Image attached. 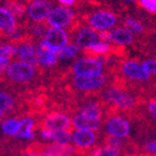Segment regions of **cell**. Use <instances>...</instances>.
I'll return each instance as SVG.
<instances>
[{"instance_id": "obj_1", "label": "cell", "mask_w": 156, "mask_h": 156, "mask_svg": "<svg viewBox=\"0 0 156 156\" xmlns=\"http://www.w3.org/2000/svg\"><path fill=\"white\" fill-rule=\"evenodd\" d=\"M102 98L105 103L117 107L118 110L127 111L136 105V98L131 93L117 87L106 88L102 93Z\"/></svg>"}, {"instance_id": "obj_22", "label": "cell", "mask_w": 156, "mask_h": 156, "mask_svg": "<svg viewBox=\"0 0 156 156\" xmlns=\"http://www.w3.org/2000/svg\"><path fill=\"white\" fill-rule=\"evenodd\" d=\"M79 111L87 115L98 118H102V107L100 103L95 100H87L80 105Z\"/></svg>"}, {"instance_id": "obj_10", "label": "cell", "mask_w": 156, "mask_h": 156, "mask_svg": "<svg viewBox=\"0 0 156 156\" xmlns=\"http://www.w3.org/2000/svg\"><path fill=\"white\" fill-rule=\"evenodd\" d=\"M72 119V127L74 130H91V131H98L102 125V118H98L90 115L78 111L73 116Z\"/></svg>"}, {"instance_id": "obj_19", "label": "cell", "mask_w": 156, "mask_h": 156, "mask_svg": "<svg viewBox=\"0 0 156 156\" xmlns=\"http://www.w3.org/2000/svg\"><path fill=\"white\" fill-rule=\"evenodd\" d=\"M16 55L20 58V61L32 64L34 66L38 64V62H37V48H35L30 44H23L17 47Z\"/></svg>"}, {"instance_id": "obj_31", "label": "cell", "mask_w": 156, "mask_h": 156, "mask_svg": "<svg viewBox=\"0 0 156 156\" xmlns=\"http://www.w3.org/2000/svg\"><path fill=\"white\" fill-rule=\"evenodd\" d=\"M144 152L150 156H156V138L144 144Z\"/></svg>"}, {"instance_id": "obj_38", "label": "cell", "mask_w": 156, "mask_h": 156, "mask_svg": "<svg viewBox=\"0 0 156 156\" xmlns=\"http://www.w3.org/2000/svg\"><path fill=\"white\" fill-rule=\"evenodd\" d=\"M37 1V0H36ZM39 1H48V0H39Z\"/></svg>"}, {"instance_id": "obj_28", "label": "cell", "mask_w": 156, "mask_h": 156, "mask_svg": "<svg viewBox=\"0 0 156 156\" xmlns=\"http://www.w3.org/2000/svg\"><path fill=\"white\" fill-rule=\"evenodd\" d=\"M10 58H11V55L7 51L5 44L0 46V73L5 72V69L10 64Z\"/></svg>"}, {"instance_id": "obj_30", "label": "cell", "mask_w": 156, "mask_h": 156, "mask_svg": "<svg viewBox=\"0 0 156 156\" xmlns=\"http://www.w3.org/2000/svg\"><path fill=\"white\" fill-rule=\"evenodd\" d=\"M143 67L145 68V71L147 72L150 76L156 75V60L155 58H149L142 63Z\"/></svg>"}, {"instance_id": "obj_7", "label": "cell", "mask_w": 156, "mask_h": 156, "mask_svg": "<svg viewBox=\"0 0 156 156\" xmlns=\"http://www.w3.org/2000/svg\"><path fill=\"white\" fill-rule=\"evenodd\" d=\"M106 83V76L105 74H100L95 76H86V77H79L74 76L73 85L74 87L79 91L83 92H92V91L99 90Z\"/></svg>"}, {"instance_id": "obj_21", "label": "cell", "mask_w": 156, "mask_h": 156, "mask_svg": "<svg viewBox=\"0 0 156 156\" xmlns=\"http://www.w3.org/2000/svg\"><path fill=\"white\" fill-rule=\"evenodd\" d=\"M16 21L15 16L10 10L0 8V29L3 32L12 33L15 29Z\"/></svg>"}, {"instance_id": "obj_9", "label": "cell", "mask_w": 156, "mask_h": 156, "mask_svg": "<svg viewBox=\"0 0 156 156\" xmlns=\"http://www.w3.org/2000/svg\"><path fill=\"white\" fill-rule=\"evenodd\" d=\"M73 12L72 10L64 5H58L52 8L47 19V22L51 27L54 28H64L71 24L73 21Z\"/></svg>"}, {"instance_id": "obj_6", "label": "cell", "mask_w": 156, "mask_h": 156, "mask_svg": "<svg viewBox=\"0 0 156 156\" xmlns=\"http://www.w3.org/2000/svg\"><path fill=\"white\" fill-rule=\"evenodd\" d=\"M99 139L97 131L91 130H73L72 131V145L75 150L88 151L93 150Z\"/></svg>"}, {"instance_id": "obj_20", "label": "cell", "mask_w": 156, "mask_h": 156, "mask_svg": "<svg viewBox=\"0 0 156 156\" xmlns=\"http://www.w3.org/2000/svg\"><path fill=\"white\" fill-rule=\"evenodd\" d=\"M21 128H22V118H17V117H8L0 124L1 132L7 136L15 138Z\"/></svg>"}, {"instance_id": "obj_39", "label": "cell", "mask_w": 156, "mask_h": 156, "mask_svg": "<svg viewBox=\"0 0 156 156\" xmlns=\"http://www.w3.org/2000/svg\"><path fill=\"white\" fill-rule=\"evenodd\" d=\"M155 39H156V33H155Z\"/></svg>"}, {"instance_id": "obj_25", "label": "cell", "mask_w": 156, "mask_h": 156, "mask_svg": "<svg viewBox=\"0 0 156 156\" xmlns=\"http://www.w3.org/2000/svg\"><path fill=\"white\" fill-rule=\"evenodd\" d=\"M14 99L9 93L0 91V117L5 116L14 107Z\"/></svg>"}, {"instance_id": "obj_14", "label": "cell", "mask_w": 156, "mask_h": 156, "mask_svg": "<svg viewBox=\"0 0 156 156\" xmlns=\"http://www.w3.org/2000/svg\"><path fill=\"white\" fill-rule=\"evenodd\" d=\"M99 40H100V35L92 27H81L76 34V44L79 48L88 50Z\"/></svg>"}, {"instance_id": "obj_13", "label": "cell", "mask_w": 156, "mask_h": 156, "mask_svg": "<svg viewBox=\"0 0 156 156\" xmlns=\"http://www.w3.org/2000/svg\"><path fill=\"white\" fill-rule=\"evenodd\" d=\"M122 73L127 78L136 81H146L151 77L142 63L136 61H125L122 65Z\"/></svg>"}, {"instance_id": "obj_27", "label": "cell", "mask_w": 156, "mask_h": 156, "mask_svg": "<svg viewBox=\"0 0 156 156\" xmlns=\"http://www.w3.org/2000/svg\"><path fill=\"white\" fill-rule=\"evenodd\" d=\"M110 44L106 41H103V40H99L98 42H95L93 46H91L90 48L88 49L91 53L97 54V55H101V54H105L110 51Z\"/></svg>"}, {"instance_id": "obj_4", "label": "cell", "mask_w": 156, "mask_h": 156, "mask_svg": "<svg viewBox=\"0 0 156 156\" xmlns=\"http://www.w3.org/2000/svg\"><path fill=\"white\" fill-rule=\"evenodd\" d=\"M5 75L10 80L16 83H28L36 75V68L34 65L25 63L22 61H17L10 63L5 69Z\"/></svg>"}, {"instance_id": "obj_12", "label": "cell", "mask_w": 156, "mask_h": 156, "mask_svg": "<svg viewBox=\"0 0 156 156\" xmlns=\"http://www.w3.org/2000/svg\"><path fill=\"white\" fill-rule=\"evenodd\" d=\"M117 17L114 13L107 12V11H99L94 13L89 19L90 27L95 30L106 32L108 29H113L116 25Z\"/></svg>"}, {"instance_id": "obj_26", "label": "cell", "mask_w": 156, "mask_h": 156, "mask_svg": "<svg viewBox=\"0 0 156 156\" xmlns=\"http://www.w3.org/2000/svg\"><path fill=\"white\" fill-rule=\"evenodd\" d=\"M89 156H122V152L119 149L105 144L99 147H94L90 152Z\"/></svg>"}, {"instance_id": "obj_34", "label": "cell", "mask_w": 156, "mask_h": 156, "mask_svg": "<svg viewBox=\"0 0 156 156\" xmlns=\"http://www.w3.org/2000/svg\"><path fill=\"white\" fill-rule=\"evenodd\" d=\"M146 108H147L149 114L156 119V99L150 100L147 102V104H146Z\"/></svg>"}, {"instance_id": "obj_32", "label": "cell", "mask_w": 156, "mask_h": 156, "mask_svg": "<svg viewBox=\"0 0 156 156\" xmlns=\"http://www.w3.org/2000/svg\"><path fill=\"white\" fill-rule=\"evenodd\" d=\"M142 8L151 13H156V0H139Z\"/></svg>"}, {"instance_id": "obj_2", "label": "cell", "mask_w": 156, "mask_h": 156, "mask_svg": "<svg viewBox=\"0 0 156 156\" xmlns=\"http://www.w3.org/2000/svg\"><path fill=\"white\" fill-rule=\"evenodd\" d=\"M104 131L110 138L125 140L131 133V124L122 115H111L104 122Z\"/></svg>"}, {"instance_id": "obj_8", "label": "cell", "mask_w": 156, "mask_h": 156, "mask_svg": "<svg viewBox=\"0 0 156 156\" xmlns=\"http://www.w3.org/2000/svg\"><path fill=\"white\" fill-rule=\"evenodd\" d=\"M72 127L71 116L62 112H52L48 114L42 120V128L51 131L69 130Z\"/></svg>"}, {"instance_id": "obj_24", "label": "cell", "mask_w": 156, "mask_h": 156, "mask_svg": "<svg viewBox=\"0 0 156 156\" xmlns=\"http://www.w3.org/2000/svg\"><path fill=\"white\" fill-rule=\"evenodd\" d=\"M50 143L61 144V145H69V144H72V131L71 130L52 131V136Z\"/></svg>"}, {"instance_id": "obj_23", "label": "cell", "mask_w": 156, "mask_h": 156, "mask_svg": "<svg viewBox=\"0 0 156 156\" xmlns=\"http://www.w3.org/2000/svg\"><path fill=\"white\" fill-rule=\"evenodd\" d=\"M80 52V48L77 44H66L62 50H60L58 53V60H63V61H67V60H73V58H77L78 54Z\"/></svg>"}, {"instance_id": "obj_36", "label": "cell", "mask_w": 156, "mask_h": 156, "mask_svg": "<svg viewBox=\"0 0 156 156\" xmlns=\"http://www.w3.org/2000/svg\"><path fill=\"white\" fill-rule=\"evenodd\" d=\"M76 0H58V2L63 5L64 7H68V5H72L75 3Z\"/></svg>"}, {"instance_id": "obj_17", "label": "cell", "mask_w": 156, "mask_h": 156, "mask_svg": "<svg viewBox=\"0 0 156 156\" xmlns=\"http://www.w3.org/2000/svg\"><path fill=\"white\" fill-rule=\"evenodd\" d=\"M58 53L47 48L42 41L39 44L37 48V62L39 65L44 67H51L58 62Z\"/></svg>"}, {"instance_id": "obj_18", "label": "cell", "mask_w": 156, "mask_h": 156, "mask_svg": "<svg viewBox=\"0 0 156 156\" xmlns=\"http://www.w3.org/2000/svg\"><path fill=\"white\" fill-rule=\"evenodd\" d=\"M35 127H36V122L33 117H23L22 128H21L19 133L15 136L14 139L22 140V141H32V140H34L35 136H36Z\"/></svg>"}, {"instance_id": "obj_35", "label": "cell", "mask_w": 156, "mask_h": 156, "mask_svg": "<svg viewBox=\"0 0 156 156\" xmlns=\"http://www.w3.org/2000/svg\"><path fill=\"white\" fill-rule=\"evenodd\" d=\"M21 156H42V155L40 154V152H37V151H26L23 154H21Z\"/></svg>"}, {"instance_id": "obj_37", "label": "cell", "mask_w": 156, "mask_h": 156, "mask_svg": "<svg viewBox=\"0 0 156 156\" xmlns=\"http://www.w3.org/2000/svg\"><path fill=\"white\" fill-rule=\"evenodd\" d=\"M124 1H126V2H133L136 0H124Z\"/></svg>"}, {"instance_id": "obj_15", "label": "cell", "mask_w": 156, "mask_h": 156, "mask_svg": "<svg viewBox=\"0 0 156 156\" xmlns=\"http://www.w3.org/2000/svg\"><path fill=\"white\" fill-rule=\"evenodd\" d=\"M52 10L51 5L48 1H39L35 0L28 5L27 13L29 17L35 21V22H42L44 20L48 19L49 13Z\"/></svg>"}, {"instance_id": "obj_29", "label": "cell", "mask_w": 156, "mask_h": 156, "mask_svg": "<svg viewBox=\"0 0 156 156\" xmlns=\"http://www.w3.org/2000/svg\"><path fill=\"white\" fill-rule=\"evenodd\" d=\"M125 27L131 33H136V34L142 33V30H143V26L141 23L133 19H127L125 21Z\"/></svg>"}, {"instance_id": "obj_11", "label": "cell", "mask_w": 156, "mask_h": 156, "mask_svg": "<svg viewBox=\"0 0 156 156\" xmlns=\"http://www.w3.org/2000/svg\"><path fill=\"white\" fill-rule=\"evenodd\" d=\"M100 40L106 42H114L119 46H127L132 42L133 35L126 27H117V28L111 29L110 32L99 33Z\"/></svg>"}, {"instance_id": "obj_16", "label": "cell", "mask_w": 156, "mask_h": 156, "mask_svg": "<svg viewBox=\"0 0 156 156\" xmlns=\"http://www.w3.org/2000/svg\"><path fill=\"white\" fill-rule=\"evenodd\" d=\"M75 147L72 144L61 145L55 143H47L40 149L42 156H73Z\"/></svg>"}, {"instance_id": "obj_33", "label": "cell", "mask_w": 156, "mask_h": 156, "mask_svg": "<svg viewBox=\"0 0 156 156\" xmlns=\"http://www.w3.org/2000/svg\"><path fill=\"white\" fill-rule=\"evenodd\" d=\"M106 144L110 146H113V147H116V149H122V146L124 145V140L120 139H116V138H107L106 140Z\"/></svg>"}, {"instance_id": "obj_3", "label": "cell", "mask_w": 156, "mask_h": 156, "mask_svg": "<svg viewBox=\"0 0 156 156\" xmlns=\"http://www.w3.org/2000/svg\"><path fill=\"white\" fill-rule=\"evenodd\" d=\"M104 63L101 58L95 56H83L73 64L74 76L86 77L103 74Z\"/></svg>"}, {"instance_id": "obj_5", "label": "cell", "mask_w": 156, "mask_h": 156, "mask_svg": "<svg viewBox=\"0 0 156 156\" xmlns=\"http://www.w3.org/2000/svg\"><path fill=\"white\" fill-rule=\"evenodd\" d=\"M68 42V35L64 28H54L51 27L44 34L42 44L50 49L51 51L58 53L60 50L64 48Z\"/></svg>"}]
</instances>
